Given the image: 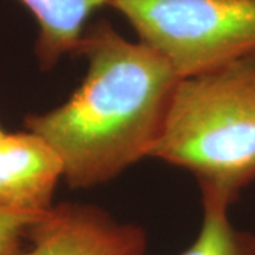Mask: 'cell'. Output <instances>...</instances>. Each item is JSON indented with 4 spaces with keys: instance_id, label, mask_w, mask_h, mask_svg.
<instances>
[{
    "instance_id": "cell-1",
    "label": "cell",
    "mask_w": 255,
    "mask_h": 255,
    "mask_svg": "<svg viewBox=\"0 0 255 255\" xmlns=\"http://www.w3.org/2000/svg\"><path fill=\"white\" fill-rule=\"evenodd\" d=\"M75 55L87 61L80 87L53 110L28 114L24 128L58 156L64 182L90 189L150 157L180 77L105 20L87 26Z\"/></svg>"
},
{
    "instance_id": "cell-2",
    "label": "cell",
    "mask_w": 255,
    "mask_h": 255,
    "mask_svg": "<svg viewBox=\"0 0 255 255\" xmlns=\"http://www.w3.org/2000/svg\"><path fill=\"white\" fill-rule=\"evenodd\" d=\"M150 157L187 170L233 206L255 182V51L180 78Z\"/></svg>"
},
{
    "instance_id": "cell-3",
    "label": "cell",
    "mask_w": 255,
    "mask_h": 255,
    "mask_svg": "<svg viewBox=\"0 0 255 255\" xmlns=\"http://www.w3.org/2000/svg\"><path fill=\"white\" fill-rule=\"evenodd\" d=\"M184 78L255 51V0H108Z\"/></svg>"
},
{
    "instance_id": "cell-4",
    "label": "cell",
    "mask_w": 255,
    "mask_h": 255,
    "mask_svg": "<svg viewBox=\"0 0 255 255\" xmlns=\"http://www.w3.org/2000/svg\"><path fill=\"white\" fill-rule=\"evenodd\" d=\"M147 243L136 223L95 204L61 201L36 220L20 255H145Z\"/></svg>"
},
{
    "instance_id": "cell-5",
    "label": "cell",
    "mask_w": 255,
    "mask_h": 255,
    "mask_svg": "<svg viewBox=\"0 0 255 255\" xmlns=\"http://www.w3.org/2000/svg\"><path fill=\"white\" fill-rule=\"evenodd\" d=\"M63 166L54 150L31 132L0 137V210L44 213L54 206Z\"/></svg>"
},
{
    "instance_id": "cell-6",
    "label": "cell",
    "mask_w": 255,
    "mask_h": 255,
    "mask_svg": "<svg viewBox=\"0 0 255 255\" xmlns=\"http://www.w3.org/2000/svg\"><path fill=\"white\" fill-rule=\"evenodd\" d=\"M36 18L34 44L38 67L53 70L60 60L75 54L92 13L108 6V0H17Z\"/></svg>"
},
{
    "instance_id": "cell-7",
    "label": "cell",
    "mask_w": 255,
    "mask_h": 255,
    "mask_svg": "<svg viewBox=\"0 0 255 255\" xmlns=\"http://www.w3.org/2000/svg\"><path fill=\"white\" fill-rule=\"evenodd\" d=\"M203 220L196 240L180 255H255V234L240 230L230 220V204L201 196Z\"/></svg>"
},
{
    "instance_id": "cell-8",
    "label": "cell",
    "mask_w": 255,
    "mask_h": 255,
    "mask_svg": "<svg viewBox=\"0 0 255 255\" xmlns=\"http://www.w3.org/2000/svg\"><path fill=\"white\" fill-rule=\"evenodd\" d=\"M41 214L0 210V255L21 254L27 247L30 228Z\"/></svg>"
},
{
    "instance_id": "cell-9",
    "label": "cell",
    "mask_w": 255,
    "mask_h": 255,
    "mask_svg": "<svg viewBox=\"0 0 255 255\" xmlns=\"http://www.w3.org/2000/svg\"><path fill=\"white\" fill-rule=\"evenodd\" d=\"M4 133H6V132H4V130H3V129H1V128H0V137L3 136V135H4Z\"/></svg>"
}]
</instances>
